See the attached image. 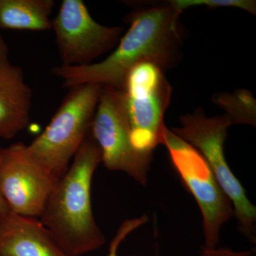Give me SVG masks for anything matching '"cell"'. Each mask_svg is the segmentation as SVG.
I'll use <instances>...</instances> for the list:
<instances>
[{"instance_id":"6da1fadb","label":"cell","mask_w":256,"mask_h":256,"mask_svg":"<svg viewBox=\"0 0 256 256\" xmlns=\"http://www.w3.org/2000/svg\"><path fill=\"white\" fill-rule=\"evenodd\" d=\"M180 14L170 1L138 8L128 15L129 30L107 58L87 66H58L52 74L68 88L92 84L124 92L130 72L139 64H152L162 70L178 65L182 46Z\"/></svg>"},{"instance_id":"7a4b0ae2","label":"cell","mask_w":256,"mask_h":256,"mask_svg":"<svg viewBox=\"0 0 256 256\" xmlns=\"http://www.w3.org/2000/svg\"><path fill=\"white\" fill-rule=\"evenodd\" d=\"M100 163V148L90 132L57 184L40 218L68 256H82L106 244L92 204V178Z\"/></svg>"},{"instance_id":"3957f363","label":"cell","mask_w":256,"mask_h":256,"mask_svg":"<svg viewBox=\"0 0 256 256\" xmlns=\"http://www.w3.org/2000/svg\"><path fill=\"white\" fill-rule=\"evenodd\" d=\"M101 86L88 84L69 88L44 130L26 146L31 156L58 178L92 132Z\"/></svg>"},{"instance_id":"277c9868","label":"cell","mask_w":256,"mask_h":256,"mask_svg":"<svg viewBox=\"0 0 256 256\" xmlns=\"http://www.w3.org/2000/svg\"><path fill=\"white\" fill-rule=\"evenodd\" d=\"M180 126L171 130L201 153L224 193L232 202L242 235L256 244V207L232 172L224 154V142L232 121L226 114L206 117L202 108L180 117Z\"/></svg>"},{"instance_id":"5b68a950","label":"cell","mask_w":256,"mask_h":256,"mask_svg":"<svg viewBox=\"0 0 256 256\" xmlns=\"http://www.w3.org/2000/svg\"><path fill=\"white\" fill-rule=\"evenodd\" d=\"M160 144L168 150L170 160L185 188L196 200L203 220L204 246L217 247L220 229L234 216L232 202L226 196L204 156L194 146L165 126Z\"/></svg>"},{"instance_id":"8992f818","label":"cell","mask_w":256,"mask_h":256,"mask_svg":"<svg viewBox=\"0 0 256 256\" xmlns=\"http://www.w3.org/2000/svg\"><path fill=\"white\" fill-rule=\"evenodd\" d=\"M92 134L106 169L122 172L146 186L153 156L140 152L133 146L126 92L101 86Z\"/></svg>"},{"instance_id":"52a82bcc","label":"cell","mask_w":256,"mask_h":256,"mask_svg":"<svg viewBox=\"0 0 256 256\" xmlns=\"http://www.w3.org/2000/svg\"><path fill=\"white\" fill-rule=\"evenodd\" d=\"M163 72L154 64L143 63L130 72L126 80L131 139L134 148L144 154H152L166 126L164 114L172 88Z\"/></svg>"},{"instance_id":"ba28073f","label":"cell","mask_w":256,"mask_h":256,"mask_svg":"<svg viewBox=\"0 0 256 256\" xmlns=\"http://www.w3.org/2000/svg\"><path fill=\"white\" fill-rule=\"evenodd\" d=\"M56 44L62 64L80 66L117 46L124 28L107 26L92 18L82 0H63L52 20Z\"/></svg>"},{"instance_id":"9c48e42d","label":"cell","mask_w":256,"mask_h":256,"mask_svg":"<svg viewBox=\"0 0 256 256\" xmlns=\"http://www.w3.org/2000/svg\"><path fill=\"white\" fill-rule=\"evenodd\" d=\"M60 180L31 156L24 143L3 149L0 192L12 212L40 218Z\"/></svg>"},{"instance_id":"30bf717a","label":"cell","mask_w":256,"mask_h":256,"mask_svg":"<svg viewBox=\"0 0 256 256\" xmlns=\"http://www.w3.org/2000/svg\"><path fill=\"white\" fill-rule=\"evenodd\" d=\"M0 256H68L40 218L0 215Z\"/></svg>"},{"instance_id":"8fae6325","label":"cell","mask_w":256,"mask_h":256,"mask_svg":"<svg viewBox=\"0 0 256 256\" xmlns=\"http://www.w3.org/2000/svg\"><path fill=\"white\" fill-rule=\"evenodd\" d=\"M32 101L22 69L9 60L0 62V138L12 139L28 127Z\"/></svg>"},{"instance_id":"7c38bea8","label":"cell","mask_w":256,"mask_h":256,"mask_svg":"<svg viewBox=\"0 0 256 256\" xmlns=\"http://www.w3.org/2000/svg\"><path fill=\"white\" fill-rule=\"evenodd\" d=\"M54 8V0H0V28L48 31Z\"/></svg>"},{"instance_id":"4fadbf2b","label":"cell","mask_w":256,"mask_h":256,"mask_svg":"<svg viewBox=\"0 0 256 256\" xmlns=\"http://www.w3.org/2000/svg\"><path fill=\"white\" fill-rule=\"evenodd\" d=\"M212 100L216 105L226 111L225 114L232 124L256 126V100L248 90L238 89L232 94H215Z\"/></svg>"},{"instance_id":"5bb4252c","label":"cell","mask_w":256,"mask_h":256,"mask_svg":"<svg viewBox=\"0 0 256 256\" xmlns=\"http://www.w3.org/2000/svg\"><path fill=\"white\" fill-rule=\"evenodd\" d=\"M170 2L180 13L194 6H204L210 9L238 8L250 14H256V2L252 0H172Z\"/></svg>"},{"instance_id":"9a60e30c","label":"cell","mask_w":256,"mask_h":256,"mask_svg":"<svg viewBox=\"0 0 256 256\" xmlns=\"http://www.w3.org/2000/svg\"><path fill=\"white\" fill-rule=\"evenodd\" d=\"M148 216L142 215L139 218H132L124 220L122 225L118 230L116 235L114 236L112 242H110V248H109V254L108 256H118V250L121 242H124L126 237L130 234L132 233L133 230L139 228L141 226L144 225L148 222ZM132 256H140L137 255Z\"/></svg>"},{"instance_id":"2e32d148","label":"cell","mask_w":256,"mask_h":256,"mask_svg":"<svg viewBox=\"0 0 256 256\" xmlns=\"http://www.w3.org/2000/svg\"><path fill=\"white\" fill-rule=\"evenodd\" d=\"M200 256H256L252 252H234L227 248L207 249L202 247Z\"/></svg>"},{"instance_id":"e0dca14e","label":"cell","mask_w":256,"mask_h":256,"mask_svg":"<svg viewBox=\"0 0 256 256\" xmlns=\"http://www.w3.org/2000/svg\"><path fill=\"white\" fill-rule=\"evenodd\" d=\"M10 48L8 43L4 40L2 36L0 34V62L8 60L9 56Z\"/></svg>"},{"instance_id":"ac0fdd59","label":"cell","mask_w":256,"mask_h":256,"mask_svg":"<svg viewBox=\"0 0 256 256\" xmlns=\"http://www.w3.org/2000/svg\"><path fill=\"white\" fill-rule=\"evenodd\" d=\"M3 149L4 148L0 146V164H1L2 159ZM9 210V206H8V204H6L4 197L2 196L1 192H0V215L2 214Z\"/></svg>"},{"instance_id":"d6986e66","label":"cell","mask_w":256,"mask_h":256,"mask_svg":"<svg viewBox=\"0 0 256 256\" xmlns=\"http://www.w3.org/2000/svg\"><path fill=\"white\" fill-rule=\"evenodd\" d=\"M156 244H154V256H160L159 245H158V238L156 236Z\"/></svg>"}]
</instances>
